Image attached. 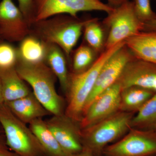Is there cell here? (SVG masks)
<instances>
[{
	"label": "cell",
	"instance_id": "cell-1",
	"mask_svg": "<svg viewBox=\"0 0 156 156\" xmlns=\"http://www.w3.org/2000/svg\"><path fill=\"white\" fill-rule=\"evenodd\" d=\"M87 20L59 14L32 23L30 34L45 44L57 45L70 62L73 49L80 37Z\"/></svg>",
	"mask_w": 156,
	"mask_h": 156
},
{
	"label": "cell",
	"instance_id": "cell-2",
	"mask_svg": "<svg viewBox=\"0 0 156 156\" xmlns=\"http://www.w3.org/2000/svg\"><path fill=\"white\" fill-rule=\"evenodd\" d=\"M15 69L52 115L65 113L66 106L64 98L58 94L56 88L57 78L44 62L29 64L18 60Z\"/></svg>",
	"mask_w": 156,
	"mask_h": 156
},
{
	"label": "cell",
	"instance_id": "cell-3",
	"mask_svg": "<svg viewBox=\"0 0 156 156\" xmlns=\"http://www.w3.org/2000/svg\"><path fill=\"white\" fill-rule=\"evenodd\" d=\"M125 45V42H122L105 49L92 65L83 72L70 73L69 87L66 95L67 103L65 114L80 122L84 107L95 86L101 68L111 56Z\"/></svg>",
	"mask_w": 156,
	"mask_h": 156
},
{
	"label": "cell",
	"instance_id": "cell-4",
	"mask_svg": "<svg viewBox=\"0 0 156 156\" xmlns=\"http://www.w3.org/2000/svg\"><path fill=\"white\" fill-rule=\"evenodd\" d=\"M132 112L118 111L89 128L82 129L83 147L95 156L102 154L110 144L119 139L131 128Z\"/></svg>",
	"mask_w": 156,
	"mask_h": 156
},
{
	"label": "cell",
	"instance_id": "cell-5",
	"mask_svg": "<svg viewBox=\"0 0 156 156\" xmlns=\"http://www.w3.org/2000/svg\"><path fill=\"white\" fill-rule=\"evenodd\" d=\"M0 125L8 147L19 156H46L33 132L11 112L5 103L0 105Z\"/></svg>",
	"mask_w": 156,
	"mask_h": 156
},
{
	"label": "cell",
	"instance_id": "cell-6",
	"mask_svg": "<svg viewBox=\"0 0 156 156\" xmlns=\"http://www.w3.org/2000/svg\"><path fill=\"white\" fill-rule=\"evenodd\" d=\"M103 23L108 30L105 44V49L125 41L143 31L144 27V24L135 14L134 2L129 0L114 8L104 20Z\"/></svg>",
	"mask_w": 156,
	"mask_h": 156
},
{
	"label": "cell",
	"instance_id": "cell-7",
	"mask_svg": "<svg viewBox=\"0 0 156 156\" xmlns=\"http://www.w3.org/2000/svg\"><path fill=\"white\" fill-rule=\"evenodd\" d=\"M113 9L99 0H33V23L59 14L77 17L78 13L86 11H103L108 14Z\"/></svg>",
	"mask_w": 156,
	"mask_h": 156
},
{
	"label": "cell",
	"instance_id": "cell-8",
	"mask_svg": "<svg viewBox=\"0 0 156 156\" xmlns=\"http://www.w3.org/2000/svg\"><path fill=\"white\" fill-rule=\"evenodd\" d=\"M116 142L105 148L104 156H154L156 155V130L131 128Z\"/></svg>",
	"mask_w": 156,
	"mask_h": 156
},
{
	"label": "cell",
	"instance_id": "cell-9",
	"mask_svg": "<svg viewBox=\"0 0 156 156\" xmlns=\"http://www.w3.org/2000/svg\"><path fill=\"white\" fill-rule=\"evenodd\" d=\"M30 34V24L12 0L0 2V41L20 42Z\"/></svg>",
	"mask_w": 156,
	"mask_h": 156
},
{
	"label": "cell",
	"instance_id": "cell-10",
	"mask_svg": "<svg viewBox=\"0 0 156 156\" xmlns=\"http://www.w3.org/2000/svg\"><path fill=\"white\" fill-rule=\"evenodd\" d=\"M45 122L59 145L67 154L70 156L82 151L84 147L80 123L72 119L65 113L52 115Z\"/></svg>",
	"mask_w": 156,
	"mask_h": 156
},
{
	"label": "cell",
	"instance_id": "cell-11",
	"mask_svg": "<svg viewBox=\"0 0 156 156\" xmlns=\"http://www.w3.org/2000/svg\"><path fill=\"white\" fill-rule=\"evenodd\" d=\"M121 91L116 82L98 96L83 114L80 122L81 129L89 128L119 111Z\"/></svg>",
	"mask_w": 156,
	"mask_h": 156
},
{
	"label": "cell",
	"instance_id": "cell-12",
	"mask_svg": "<svg viewBox=\"0 0 156 156\" xmlns=\"http://www.w3.org/2000/svg\"><path fill=\"white\" fill-rule=\"evenodd\" d=\"M134 57L125 44L105 62L101 69L95 86L86 102L83 114L98 96L116 83L126 64Z\"/></svg>",
	"mask_w": 156,
	"mask_h": 156
},
{
	"label": "cell",
	"instance_id": "cell-13",
	"mask_svg": "<svg viewBox=\"0 0 156 156\" xmlns=\"http://www.w3.org/2000/svg\"><path fill=\"white\" fill-rule=\"evenodd\" d=\"M117 83L122 90L138 87L156 92V64L134 56L126 64Z\"/></svg>",
	"mask_w": 156,
	"mask_h": 156
},
{
	"label": "cell",
	"instance_id": "cell-14",
	"mask_svg": "<svg viewBox=\"0 0 156 156\" xmlns=\"http://www.w3.org/2000/svg\"><path fill=\"white\" fill-rule=\"evenodd\" d=\"M5 104L14 115L27 125L37 119L52 115L32 91L25 97Z\"/></svg>",
	"mask_w": 156,
	"mask_h": 156
},
{
	"label": "cell",
	"instance_id": "cell-15",
	"mask_svg": "<svg viewBox=\"0 0 156 156\" xmlns=\"http://www.w3.org/2000/svg\"><path fill=\"white\" fill-rule=\"evenodd\" d=\"M125 41L135 57L156 64V30L142 31Z\"/></svg>",
	"mask_w": 156,
	"mask_h": 156
},
{
	"label": "cell",
	"instance_id": "cell-16",
	"mask_svg": "<svg viewBox=\"0 0 156 156\" xmlns=\"http://www.w3.org/2000/svg\"><path fill=\"white\" fill-rule=\"evenodd\" d=\"M46 44L44 62L55 74L59 82L62 91L66 95L69 87L70 76L68 69L67 58L63 51L57 45Z\"/></svg>",
	"mask_w": 156,
	"mask_h": 156
},
{
	"label": "cell",
	"instance_id": "cell-17",
	"mask_svg": "<svg viewBox=\"0 0 156 156\" xmlns=\"http://www.w3.org/2000/svg\"><path fill=\"white\" fill-rule=\"evenodd\" d=\"M0 79L4 103L25 97L32 92L27 83L18 74L15 68L0 70Z\"/></svg>",
	"mask_w": 156,
	"mask_h": 156
},
{
	"label": "cell",
	"instance_id": "cell-18",
	"mask_svg": "<svg viewBox=\"0 0 156 156\" xmlns=\"http://www.w3.org/2000/svg\"><path fill=\"white\" fill-rule=\"evenodd\" d=\"M28 126L41 144L46 156H70L59 145L45 120L37 119L30 123Z\"/></svg>",
	"mask_w": 156,
	"mask_h": 156
},
{
	"label": "cell",
	"instance_id": "cell-19",
	"mask_svg": "<svg viewBox=\"0 0 156 156\" xmlns=\"http://www.w3.org/2000/svg\"><path fill=\"white\" fill-rule=\"evenodd\" d=\"M156 93L155 91L142 87H131L122 90L120 111L137 112Z\"/></svg>",
	"mask_w": 156,
	"mask_h": 156
},
{
	"label": "cell",
	"instance_id": "cell-20",
	"mask_svg": "<svg viewBox=\"0 0 156 156\" xmlns=\"http://www.w3.org/2000/svg\"><path fill=\"white\" fill-rule=\"evenodd\" d=\"M17 49L20 61L29 64L44 62L46 44L34 36L30 34L24 38Z\"/></svg>",
	"mask_w": 156,
	"mask_h": 156
},
{
	"label": "cell",
	"instance_id": "cell-21",
	"mask_svg": "<svg viewBox=\"0 0 156 156\" xmlns=\"http://www.w3.org/2000/svg\"><path fill=\"white\" fill-rule=\"evenodd\" d=\"M156 125V93L137 112L131 119V128L151 129Z\"/></svg>",
	"mask_w": 156,
	"mask_h": 156
},
{
	"label": "cell",
	"instance_id": "cell-22",
	"mask_svg": "<svg viewBox=\"0 0 156 156\" xmlns=\"http://www.w3.org/2000/svg\"><path fill=\"white\" fill-rule=\"evenodd\" d=\"M83 31L84 39L87 44L95 52L101 51L105 44L104 34L97 18L88 19Z\"/></svg>",
	"mask_w": 156,
	"mask_h": 156
},
{
	"label": "cell",
	"instance_id": "cell-23",
	"mask_svg": "<svg viewBox=\"0 0 156 156\" xmlns=\"http://www.w3.org/2000/svg\"><path fill=\"white\" fill-rule=\"evenodd\" d=\"M92 48L86 44H82L75 51L72 60V72L78 73L89 68L95 61V53Z\"/></svg>",
	"mask_w": 156,
	"mask_h": 156
},
{
	"label": "cell",
	"instance_id": "cell-24",
	"mask_svg": "<svg viewBox=\"0 0 156 156\" xmlns=\"http://www.w3.org/2000/svg\"><path fill=\"white\" fill-rule=\"evenodd\" d=\"M18 60L17 48L9 42H0V70L15 68Z\"/></svg>",
	"mask_w": 156,
	"mask_h": 156
},
{
	"label": "cell",
	"instance_id": "cell-25",
	"mask_svg": "<svg viewBox=\"0 0 156 156\" xmlns=\"http://www.w3.org/2000/svg\"><path fill=\"white\" fill-rule=\"evenodd\" d=\"M137 18L144 24L156 18V14L151 7L150 0H133Z\"/></svg>",
	"mask_w": 156,
	"mask_h": 156
},
{
	"label": "cell",
	"instance_id": "cell-26",
	"mask_svg": "<svg viewBox=\"0 0 156 156\" xmlns=\"http://www.w3.org/2000/svg\"><path fill=\"white\" fill-rule=\"evenodd\" d=\"M17 1L19 9L30 26L33 21V0H17Z\"/></svg>",
	"mask_w": 156,
	"mask_h": 156
},
{
	"label": "cell",
	"instance_id": "cell-27",
	"mask_svg": "<svg viewBox=\"0 0 156 156\" xmlns=\"http://www.w3.org/2000/svg\"><path fill=\"white\" fill-rule=\"evenodd\" d=\"M0 156H19L8 147L4 133L0 134Z\"/></svg>",
	"mask_w": 156,
	"mask_h": 156
},
{
	"label": "cell",
	"instance_id": "cell-28",
	"mask_svg": "<svg viewBox=\"0 0 156 156\" xmlns=\"http://www.w3.org/2000/svg\"><path fill=\"white\" fill-rule=\"evenodd\" d=\"M156 30V18L144 24L143 31Z\"/></svg>",
	"mask_w": 156,
	"mask_h": 156
},
{
	"label": "cell",
	"instance_id": "cell-29",
	"mask_svg": "<svg viewBox=\"0 0 156 156\" xmlns=\"http://www.w3.org/2000/svg\"><path fill=\"white\" fill-rule=\"evenodd\" d=\"M127 1V0H107L108 2V4L113 8H116Z\"/></svg>",
	"mask_w": 156,
	"mask_h": 156
},
{
	"label": "cell",
	"instance_id": "cell-30",
	"mask_svg": "<svg viewBox=\"0 0 156 156\" xmlns=\"http://www.w3.org/2000/svg\"><path fill=\"white\" fill-rule=\"evenodd\" d=\"M70 156H95L92 151L87 148L83 147V150L80 152Z\"/></svg>",
	"mask_w": 156,
	"mask_h": 156
},
{
	"label": "cell",
	"instance_id": "cell-31",
	"mask_svg": "<svg viewBox=\"0 0 156 156\" xmlns=\"http://www.w3.org/2000/svg\"><path fill=\"white\" fill-rule=\"evenodd\" d=\"M4 101L3 100L2 95V82H1V79H0V105L4 103Z\"/></svg>",
	"mask_w": 156,
	"mask_h": 156
},
{
	"label": "cell",
	"instance_id": "cell-32",
	"mask_svg": "<svg viewBox=\"0 0 156 156\" xmlns=\"http://www.w3.org/2000/svg\"><path fill=\"white\" fill-rule=\"evenodd\" d=\"M3 133H4V132H3L2 128V126L0 125V134H2Z\"/></svg>",
	"mask_w": 156,
	"mask_h": 156
},
{
	"label": "cell",
	"instance_id": "cell-33",
	"mask_svg": "<svg viewBox=\"0 0 156 156\" xmlns=\"http://www.w3.org/2000/svg\"><path fill=\"white\" fill-rule=\"evenodd\" d=\"M151 129H153V130H156V125H155V126H154V127H153V128H152Z\"/></svg>",
	"mask_w": 156,
	"mask_h": 156
},
{
	"label": "cell",
	"instance_id": "cell-34",
	"mask_svg": "<svg viewBox=\"0 0 156 156\" xmlns=\"http://www.w3.org/2000/svg\"><path fill=\"white\" fill-rule=\"evenodd\" d=\"M156 156V155H155V156Z\"/></svg>",
	"mask_w": 156,
	"mask_h": 156
},
{
	"label": "cell",
	"instance_id": "cell-35",
	"mask_svg": "<svg viewBox=\"0 0 156 156\" xmlns=\"http://www.w3.org/2000/svg\"><path fill=\"white\" fill-rule=\"evenodd\" d=\"M1 41H0V42H1Z\"/></svg>",
	"mask_w": 156,
	"mask_h": 156
},
{
	"label": "cell",
	"instance_id": "cell-36",
	"mask_svg": "<svg viewBox=\"0 0 156 156\" xmlns=\"http://www.w3.org/2000/svg\"><path fill=\"white\" fill-rule=\"evenodd\" d=\"M132 1H133V0H132Z\"/></svg>",
	"mask_w": 156,
	"mask_h": 156
}]
</instances>
